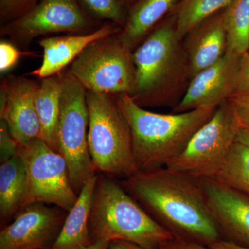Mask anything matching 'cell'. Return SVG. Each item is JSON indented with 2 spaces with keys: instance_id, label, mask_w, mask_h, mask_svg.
<instances>
[{
  "instance_id": "obj_7",
  "label": "cell",
  "mask_w": 249,
  "mask_h": 249,
  "mask_svg": "<svg viewBox=\"0 0 249 249\" xmlns=\"http://www.w3.org/2000/svg\"><path fill=\"white\" fill-rule=\"evenodd\" d=\"M118 34L94 41L72 62L69 72L87 91L133 95L136 87L133 51L124 44Z\"/></svg>"
},
{
  "instance_id": "obj_10",
  "label": "cell",
  "mask_w": 249,
  "mask_h": 249,
  "mask_svg": "<svg viewBox=\"0 0 249 249\" xmlns=\"http://www.w3.org/2000/svg\"><path fill=\"white\" fill-rule=\"evenodd\" d=\"M99 27L78 0H41L21 17L1 26L0 34L15 45L26 48L40 36L86 34Z\"/></svg>"
},
{
  "instance_id": "obj_9",
  "label": "cell",
  "mask_w": 249,
  "mask_h": 249,
  "mask_svg": "<svg viewBox=\"0 0 249 249\" xmlns=\"http://www.w3.org/2000/svg\"><path fill=\"white\" fill-rule=\"evenodd\" d=\"M18 154L22 159L27 176L23 208L34 203H45L69 212L78 196L71 186L65 158L40 137L19 145Z\"/></svg>"
},
{
  "instance_id": "obj_29",
  "label": "cell",
  "mask_w": 249,
  "mask_h": 249,
  "mask_svg": "<svg viewBox=\"0 0 249 249\" xmlns=\"http://www.w3.org/2000/svg\"><path fill=\"white\" fill-rule=\"evenodd\" d=\"M229 100L241 126L249 128V96H232Z\"/></svg>"
},
{
  "instance_id": "obj_4",
  "label": "cell",
  "mask_w": 249,
  "mask_h": 249,
  "mask_svg": "<svg viewBox=\"0 0 249 249\" xmlns=\"http://www.w3.org/2000/svg\"><path fill=\"white\" fill-rule=\"evenodd\" d=\"M89 228L93 242L124 240L142 248L160 249L174 238L121 183L106 175H98Z\"/></svg>"
},
{
  "instance_id": "obj_22",
  "label": "cell",
  "mask_w": 249,
  "mask_h": 249,
  "mask_svg": "<svg viewBox=\"0 0 249 249\" xmlns=\"http://www.w3.org/2000/svg\"><path fill=\"white\" fill-rule=\"evenodd\" d=\"M232 0H181L175 8L176 29L183 40L196 25L226 9Z\"/></svg>"
},
{
  "instance_id": "obj_2",
  "label": "cell",
  "mask_w": 249,
  "mask_h": 249,
  "mask_svg": "<svg viewBox=\"0 0 249 249\" xmlns=\"http://www.w3.org/2000/svg\"><path fill=\"white\" fill-rule=\"evenodd\" d=\"M133 58L136 87L132 99L143 108L175 107L191 79L188 55L177 33L175 13L135 49Z\"/></svg>"
},
{
  "instance_id": "obj_21",
  "label": "cell",
  "mask_w": 249,
  "mask_h": 249,
  "mask_svg": "<svg viewBox=\"0 0 249 249\" xmlns=\"http://www.w3.org/2000/svg\"><path fill=\"white\" fill-rule=\"evenodd\" d=\"M227 53L242 57L249 49V0H232L224 9Z\"/></svg>"
},
{
  "instance_id": "obj_25",
  "label": "cell",
  "mask_w": 249,
  "mask_h": 249,
  "mask_svg": "<svg viewBox=\"0 0 249 249\" xmlns=\"http://www.w3.org/2000/svg\"><path fill=\"white\" fill-rule=\"evenodd\" d=\"M41 0H0L1 26L21 17L38 4Z\"/></svg>"
},
{
  "instance_id": "obj_23",
  "label": "cell",
  "mask_w": 249,
  "mask_h": 249,
  "mask_svg": "<svg viewBox=\"0 0 249 249\" xmlns=\"http://www.w3.org/2000/svg\"><path fill=\"white\" fill-rule=\"evenodd\" d=\"M214 178L249 196V147L236 142Z\"/></svg>"
},
{
  "instance_id": "obj_17",
  "label": "cell",
  "mask_w": 249,
  "mask_h": 249,
  "mask_svg": "<svg viewBox=\"0 0 249 249\" xmlns=\"http://www.w3.org/2000/svg\"><path fill=\"white\" fill-rule=\"evenodd\" d=\"M180 1L181 0H137L129 7L125 24L118 34L119 38L134 52Z\"/></svg>"
},
{
  "instance_id": "obj_11",
  "label": "cell",
  "mask_w": 249,
  "mask_h": 249,
  "mask_svg": "<svg viewBox=\"0 0 249 249\" xmlns=\"http://www.w3.org/2000/svg\"><path fill=\"white\" fill-rule=\"evenodd\" d=\"M68 212L56 206L34 203L23 208L0 232V249H51Z\"/></svg>"
},
{
  "instance_id": "obj_6",
  "label": "cell",
  "mask_w": 249,
  "mask_h": 249,
  "mask_svg": "<svg viewBox=\"0 0 249 249\" xmlns=\"http://www.w3.org/2000/svg\"><path fill=\"white\" fill-rule=\"evenodd\" d=\"M89 121L87 89L69 71L65 72L57 130L58 152L66 160L78 196L96 172L88 145Z\"/></svg>"
},
{
  "instance_id": "obj_26",
  "label": "cell",
  "mask_w": 249,
  "mask_h": 249,
  "mask_svg": "<svg viewBox=\"0 0 249 249\" xmlns=\"http://www.w3.org/2000/svg\"><path fill=\"white\" fill-rule=\"evenodd\" d=\"M34 53L22 52L12 42L1 40L0 42V72L4 73L9 71L19 61L21 57L32 55Z\"/></svg>"
},
{
  "instance_id": "obj_20",
  "label": "cell",
  "mask_w": 249,
  "mask_h": 249,
  "mask_svg": "<svg viewBox=\"0 0 249 249\" xmlns=\"http://www.w3.org/2000/svg\"><path fill=\"white\" fill-rule=\"evenodd\" d=\"M27 189L25 165L16 155L0 166V216L1 222L14 219L22 209Z\"/></svg>"
},
{
  "instance_id": "obj_24",
  "label": "cell",
  "mask_w": 249,
  "mask_h": 249,
  "mask_svg": "<svg viewBox=\"0 0 249 249\" xmlns=\"http://www.w3.org/2000/svg\"><path fill=\"white\" fill-rule=\"evenodd\" d=\"M88 11L98 19L114 23L123 29L127 14L121 0H80Z\"/></svg>"
},
{
  "instance_id": "obj_33",
  "label": "cell",
  "mask_w": 249,
  "mask_h": 249,
  "mask_svg": "<svg viewBox=\"0 0 249 249\" xmlns=\"http://www.w3.org/2000/svg\"><path fill=\"white\" fill-rule=\"evenodd\" d=\"M237 142L249 147V128L248 127L241 126L237 134Z\"/></svg>"
},
{
  "instance_id": "obj_16",
  "label": "cell",
  "mask_w": 249,
  "mask_h": 249,
  "mask_svg": "<svg viewBox=\"0 0 249 249\" xmlns=\"http://www.w3.org/2000/svg\"><path fill=\"white\" fill-rule=\"evenodd\" d=\"M183 42L191 80L196 73L220 60L227 53V37L224 9L192 29Z\"/></svg>"
},
{
  "instance_id": "obj_27",
  "label": "cell",
  "mask_w": 249,
  "mask_h": 249,
  "mask_svg": "<svg viewBox=\"0 0 249 249\" xmlns=\"http://www.w3.org/2000/svg\"><path fill=\"white\" fill-rule=\"evenodd\" d=\"M19 144L10 132L4 119L0 121V160L1 163L17 155Z\"/></svg>"
},
{
  "instance_id": "obj_30",
  "label": "cell",
  "mask_w": 249,
  "mask_h": 249,
  "mask_svg": "<svg viewBox=\"0 0 249 249\" xmlns=\"http://www.w3.org/2000/svg\"><path fill=\"white\" fill-rule=\"evenodd\" d=\"M160 249H213L209 246L197 242L173 238L161 246Z\"/></svg>"
},
{
  "instance_id": "obj_14",
  "label": "cell",
  "mask_w": 249,
  "mask_h": 249,
  "mask_svg": "<svg viewBox=\"0 0 249 249\" xmlns=\"http://www.w3.org/2000/svg\"><path fill=\"white\" fill-rule=\"evenodd\" d=\"M240 59L226 53L213 65L196 73L172 113L218 107L229 99L235 90Z\"/></svg>"
},
{
  "instance_id": "obj_19",
  "label": "cell",
  "mask_w": 249,
  "mask_h": 249,
  "mask_svg": "<svg viewBox=\"0 0 249 249\" xmlns=\"http://www.w3.org/2000/svg\"><path fill=\"white\" fill-rule=\"evenodd\" d=\"M64 72L41 79L36 98L40 124V138L58 152V124L63 88Z\"/></svg>"
},
{
  "instance_id": "obj_18",
  "label": "cell",
  "mask_w": 249,
  "mask_h": 249,
  "mask_svg": "<svg viewBox=\"0 0 249 249\" xmlns=\"http://www.w3.org/2000/svg\"><path fill=\"white\" fill-rule=\"evenodd\" d=\"M97 179L98 175L95 173L85 183L76 204L67 214L60 235L51 249H80L93 243L89 222Z\"/></svg>"
},
{
  "instance_id": "obj_31",
  "label": "cell",
  "mask_w": 249,
  "mask_h": 249,
  "mask_svg": "<svg viewBox=\"0 0 249 249\" xmlns=\"http://www.w3.org/2000/svg\"><path fill=\"white\" fill-rule=\"evenodd\" d=\"M107 249H147L140 246L124 240H114L109 242Z\"/></svg>"
},
{
  "instance_id": "obj_3",
  "label": "cell",
  "mask_w": 249,
  "mask_h": 249,
  "mask_svg": "<svg viewBox=\"0 0 249 249\" xmlns=\"http://www.w3.org/2000/svg\"><path fill=\"white\" fill-rule=\"evenodd\" d=\"M115 96L130 128L138 171L166 167L184 150L193 135L211 119L217 108L159 114L141 107L127 93Z\"/></svg>"
},
{
  "instance_id": "obj_15",
  "label": "cell",
  "mask_w": 249,
  "mask_h": 249,
  "mask_svg": "<svg viewBox=\"0 0 249 249\" xmlns=\"http://www.w3.org/2000/svg\"><path fill=\"white\" fill-rule=\"evenodd\" d=\"M121 28L112 22H106L98 29L86 34L53 36L38 41L43 50L40 66L29 73L40 79L60 74L74 61L87 47L94 41L118 34Z\"/></svg>"
},
{
  "instance_id": "obj_32",
  "label": "cell",
  "mask_w": 249,
  "mask_h": 249,
  "mask_svg": "<svg viewBox=\"0 0 249 249\" xmlns=\"http://www.w3.org/2000/svg\"><path fill=\"white\" fill-rule=\"evenodd\" d=\"M209 247L213 249H249V247L236 245L233 242L224 240V239L218 241Z\"/></svg>"
},
{
  "instance_id": "obj_12",
  "label": "cell",
  "mask_w": 249,
  "mask_h": 249,
  "mask_svg": "<svg viewBox=\"0 0 249 249\" xmlns=\"http://www.w3.org/2000/svg\"><path fill=\"white\" fill-rule=\"evenodd\" d=\"M40 83L27 77L9 75L0 85V119H4L19 145L40 137L36 98Z\"/></svg>"
},
{
  "instance_id": "obj_35",
  "label": "cell",
  "mask_w": 249,
  "mask_h": 249,
  "mask_svg": "<svg viewBox=\"0 0 249 249\" xmlns=\"http://www.w3.org/2000/svg\"><path fill=\"white\" fill-rule=\"evenodd\" d=\"M124 7H130L137 0H121Z\"/></svg>"
},
{
  "instance_id": "obj_28",
  "label": "cell",
  "mask_w": 249,
  "mask_h": 249,
  "mask_svg": "<svg viewBox=\"0 0 249 249\" xmlns=\"http://www.w3.org/2000/svg\"><path fill=\"white\" fill-rule=\"evenodd\" d=\"M249 96V53L242 55L232 96Z\"/></svg>"
},
{
  "instance_id": "obj_34",
  "label": "cell",
  "mask_w": 249,
  "mask_h": 249,
  "mask_svg": "<svg viewBox=\"0 0 249 249\" xmlns=\"http://www.w3.org/2000/svg\"><path fill=\"white\" fill-rule=\"evenodd\" d=\"M109 241L107 240H98L93 242L91 245L88 247H83L80 249H107L109 245Z\"/></svg>"
},
{
  "instance_id": "obj_13",
  "label": "cell",
  "mask_w": 249,
  "mask_h": 249,
  "mask_svg": "<svg viewBox=\"0 0 249 249\" xmlns=\"http://www.w3.org/2000/svg\"><path fill=\"white\" fill-rule=\"evenodd\" d=\"M198 181L206 206L223 237L249 247V196L214 178H198Z\"/></svg>"
},
{
  "instance_id": "obj_1",
  "label": "cell",
  "mask_w": 249,
  "mask_h": 249,
  "mask_svg": "<svg viewBox=\"0 0 249 249\" xmlns=\"http://www.w3.org/2000/svg\"><path fill=\"white\" fill-rule=\"evenodd\" d=\"M120 183L174 238L206 246L224 239L198 178L163 167L137 171Z\"/></svg>"
},
{
  "instance_id": "obj_5",
  "label": "cell",
  "mask_w": 249,
  "mask_h": 249,
  "mask_svg": "<svg viewBox=\"0 0 249 249\" xmlns=\"http://www.w3.org/2000/svg\"><path fill=\"white\" fill-rule=\"evenodd\" d=\"M88 145L96 172L125 178L138 171L132 134L115 95L87 91Z\"/></svg>"
},
{
  "instance_id": "obj_8",
  "label": "cell",
  "mask_w": 249,
  "mask_h": 249,
  "mask_svg": "<svg viewBox=\"0 0 249 249\" xmlns=\"http://www.w3.org/2000/svg\"><path fill=\"white\" fill-rule=\"evenodd\" d=\"M240 127L231 103L224 101L166 168L196 178H214L237 142Z\"/></svg>"
}]
</instances>
